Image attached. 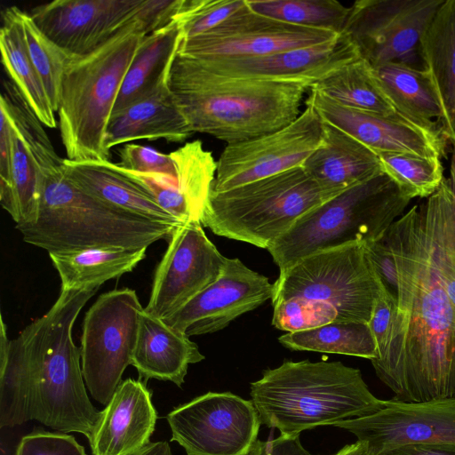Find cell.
Returning <instances> with one entry per match:
<instances>
[{
    "mask_svg": "<svg viewBox=\"0 0 455 455\" xmlns=\"http://www.w3.org/2000/svg\"><path fill=\"white\" fill-rule=\"evenodd\" d=\"M385 237L398 273L396 310L371 363L404 402L455 397V203L449 180Z\"/></svg>",
    "mask_w": 455,
    "mask_h": 455,
    "instance_id": "cell-1",
    "label": "cell"
},
{
    "mask_svg": "<svg viewBox=\"0 0 455 455\" xmlns=\"http://www.w3.org/2000/svg\"><path fill=\"white\" fill-rule=\"evenodd\" d=\"M168 87L193 132L228 144L248 140L292 123L311 84L298 81L228 76L177 53Z\"/></svg>",
    "mask_w": 455,
    "mask_h": 455,
    "instance_id": "cell-2",
    "label": "cell"
},
{
    "mask_svg": "<svg viewBox=\"0 0 455 455\" xmlns=\"http://www.w3.org/2000/svg\"><path fill=\"white\" fill-rule=\"evenodd\" d=\"M99 288L60 291L52 307L14 339L30 372V416L58 432L92 438L101 416L85 388L74 323Z\"/></svg>",
    "mask_w": 455,
    "mask_h": 455,
    "instance_id": "cell-3",
    "label": "cell"
},
{
    "mask_svg": "<svg viewBox=\"0 0 455 455\" xmlns=\"http://www.w3.org/2000/svg\"><path fill=\"white\" fill-rule=\"evenodd\" d=\"M250 395L261 425L287 436L367 416L386 403L370 391L359 369L326 361H284L251 382Z\"/></svg>",
    "mask_w": 455,
    "mask_h": 455,
    "instance_id": "cell-4",
    "label": "cell"
},
{
    "mask_svg": "<svg viewBox=\"0 0 455 455\" xmlns=\"http://www.w3.org/2000/svg\"><path fill=\"white\" fill-rule=\"evenodd\" d=\"M42 174L36 220L16 228L26 243L49 254L89 248H148L170 238L179 227L133 214L86 194L66 177L61 165Z\"/></svg>",
    "mask_w": 455,
    "mask_h": 455,
    "instance_id": "cell-5",
    "label": "cell"
},
{
    "mask_svg": "<svg viewBox=\"0 0 455 455\" xmlns=\"http://www.w3.org/2000/svg\"><path fill=\"white\" fill-rule=\"evenodd\" d=\"M147 35L136 20L91 53L72 56L58 109L67 159L110 161L107 127L127 70Z\"/></svg>",
    "mask_w": 455,
    "mask_h": 455,
    "instance_id": "cell-6",
    "label": "cell"
},
{
    "mask_svg": "<svg viewBox=\"0 0 455 455\" xmlns=\"http://www.w3.org/2000/svg\"><path fill=\"white\" fill-rule=\"evenodd\" d=\"M411 200L383 172L303 215L267 251L282 271L323 250L379 240Z\"/></svg>",
    "mask_w": 455,
    "mask_h": 455,
    "instance_id": "cell-7",
    "label": "cell"
},
{
    "mask_svg": "<svg viewBox=\"0 0 455 455\" xmlns=\"http://www.w3.org/2000/svg\"><path fill=\"white\" fill-rule=\"evenodd\" d=\"M331 198L300 166L212 191L200 222L217 235L267 250L299 219Z\"/></svg>",
    "mask_w": 455,
    "mask_h": 455,
    "instance_id": "cell-8",
    "label": "cell"
},
{
    "mask_svg": "<svg viewBox=\"0 0 455 455\" xmlns=\"http://www.w3.org/2000/svg\"><path fill=\"white\" fill-rule=\"evenodd\" d=\"M382 287L364 243L323 250L280 271L272 304L302 297L331 305L339 322L369 323Z\"/></svg>",
    "mask_w": 455,
    "mask_h": 455,
    "instance_id": "cell-9",
    "label": "cell"
},
{
    "mask_svg": "<svg viewBox=\"0 0 455 455\" xmlns=\"http://www.w3.org/2000/svg\"><path fill=\"white\" fill-rule=\"evenodd\" d=\"M129 288L102 293L86 311L81 334V366L92 398L107 405L132 363L140 311Z\"/></svg>",
    "mask_w": 455,
    "mask_h": 455,
    "instance_id": "cell-10",
    "label": "cell"
},
{
    "mask_svg": "<svg viewBox=\"0 0 455 455\" xmlns=\"http://www.w3.org/2000/svg\"><path fill=\"white\" fill-rule=\"evenodd\" d=\"M444 0H358L343 32L372 68L401 63L427 69L421 37Z\"/></svg>",
    "mask_w": 455,
    "mask_h": 455,
    "instance_id": "cell-11",
    "label": "cell"
},
{
    "mask_svg": "<svg viewBox=\"0 0 455 455\" xmlns=\"http://www.w3.org/2000/svg\"><path fill=\"white\" fill-rule=\"evenodd\" d=\"M172 442L188 455H248L261 425L251 400L231 392H207L166 416Z\"/></svg>",
    "mask_w": 455,
    "mask_h": 455,
    "instance_id": "cell-12",
    "label": "cell"
},
{
    "mask_svg": "<svg viewBox=\"0 0 455 455\" xmlns=\"http://www.w3.org/2000/svg\"><path fill=\"white\" fill-rule=\"evenodd\" d=\"M290 124L269 133L228 144L217 161L212 192L300 167L322 140V118L309 102Z\"/></svg>",
    "mask_w": 455,
    "mask_h": 455,
    "instance_id": "cell-13",
    "label": "cell"
},
{
    "mask_svg": "<svg viewBox=\"0 0 455 455\" xmlns=\"http://www.w3.org/2000/svg\"><path fill=\"white\" fill-rule=\"evenodd\" d=\"M226 260L200 220L177 227L156 267L145 311L161 319L172 315L218 279Z\"/></svg>",
    "mask_w": 455,
    "mask_h": 455,
    "instance_id": "cell-14",
    "label": "cell"
},
{
    "mask_svg": "<svg viewBox=\"0 0 455 455\" xmlns=\"http://www.w3.org/2000/svg\"><path fill=\"white\" fill-rule=\"evenodd\" d=\"M339 35L265 17L251 11L246 3L215 28L182 39L178 53L197 60L259 57L323 44Z\"/></svg>",
    "mask_w": 455,
    "mask_h": 455,
    "instance_id": "cell-15",
    "label": "cell"
},
{
    "mask_svg": "<svg viewBox=\"0 0 455 455\" xmlns=\"http://www.w3.org/2000/svg\"><path fill=\"white\" fill-rule=\"evenodd\" d=\"M364 443L371 455L411 444H455V397L386 400L379 411L334 423Z\"/></svg>",
    "mask_w": 455,
    "mask_h": 455,
    "instance_id": "cell-16",
    "label": "cell"
},
{
    "mask_svg": "<svg viewBox=\"0 0 455 455\" xmlns=\"http://www.w3.org/2000/svg\"><path fill=\"white\" fill-rule=\"evenodd\" d=\"M144 0H55L29 13L39 29L72 56L95 51L137 20Z\"/></svg>",
    "mask_w": 455,
    "mask_h": 455,
    "instance_id": "cell-17",
    "label": "cell"
},
{
    "mask_svg": "<svg viewBox=\"0 0 455 455\" xmlns=\"http://www.w3.org/2000/svg\"><path fill=\"white\" fill-rule=\"evenodd\" d=\"M274 293V283L239 259L227 258L220 275L185 306L163 320L188 337L219 331L254 310Z\"/></svg>",
    "mask_w": 455,
    "mask_h": 455,
    "instance_id": "cell-18",
    "label": "cell"
},
{
    "mask_svg": "<svg viewBox=\"0 0 455 455\" xmlns=\"http://www.w3.org/2000/svg\"><path fill=\"white\" fill-rule=\"evenodd\" d=\"M306 101L313 105L323 121L377 155L395 152L440 158L444 155L448 138L443 129L423 127L397 112L384 116L348 108L313 88Z\"/></svg>",
    "mask_w": 455,
    "mask_h": 455,
    "instance_id": "cell-19",
    "label": "cell"
},
{
    "mask_svg": "<svg viewBox=\"0 0 455 455\" xmlns=\"http://www.w3.org/2000/svg\"><path fill=\"white\" fill-rule=\"evenodd\" d=\"M359 58L355 44L341 33L329 42L265 56L196 60L209 70L223 76L298 81L313 86Z\"/></svg>",
    "mask_w": 455,
    "mask_h": 455,
    "instance_id": "cell-20",
    "label": "cell"
},
{
    "mask_svg": "<svg viewBox=\"0 0 455 455\" xmlns=\"http://www.w3.org/2000/svg\"><path fill=\"white\" fill-rule=\"evenodd\" d=\"M157 419L145 383L123 380L101 411L92 438V455H132L150 443Z\"/></svg>",
    "mask_w": 455,
    "mask_h": 455,
    "instance_id": "cell-21",
    "label": "cell"
},
{
    "mask_svg": "<svg viewBox=\"0 0 455 455\" xmlns=\"http://www.w3.org/2000/svg\"><path fill=\"white\" fill-rule=\"evenodd\" d=\"M302 168L332 197L383 172L378 155L322 119V140Z\"/></svg>",
    "mask_w": 455,
    "mask_h": 455,
    "instance_id": "cell-22",
    "label": "cell"
},
{
    "mask_svg": "<svg viewBox=\"0 0 455 455\" xmlns=\"http://www.w3.org/2000/svg\"><path fill=\"white\" fill-rule=\"evenodd\" d=\"M193 133L166 80L150 94L112 114L106 147L110 150L141 139L180 143Z\"/></svg>",
    "mask_w": 455,
    "mask_h": 455,
    "instance_id": "cell-23",
    "label": "cell"
},
{
    "mask_svg": "<svg viewBox=\"0 0 455 455\" xmlns=\"http://www.w3.org/2000/svg\"><path fill=\"white\" fill-rule=\"evenodd\" d=\"M204 359L196 343L143 308L131 365L145 380L171 381L178 387L185 382L189 364Z\"/></svg>",
    "mask_w": 455,
    "mask_h": 455,
    "instance_id": "cell-24",
    "label": "cell"
},
{
    "mask_svg": "<svg viewBox=\"0 0 455 455\" xmlns=\"http://www.w3.org/2000/svg\"><path fill=\"white\" fill-rule=\"evenodd\" d=\"M66 177L86 194L133 214L176 226L183 224L166 211L110 161L75 162L61 164Z\"/></svg>",
    "mask_w": 455,
    "mask_h": 455,
    "instance_id": "cell-25",
    "label": "cell"
},
{
    "mask_svg": "<svg viewBox=\"0 0 455 455\" xmlns=\"http://www.w3.org/2000/svg\"><path fill=\"white\" fill-rule=\"evenodd\" d=\"M421 54L443 110V129L455 142V0H444L421 37Z\"/></svg>",
    "mask_w": 455,
    "mask_h": 455,
    "instance_id": "cell-26",
    "label": "cell"
},
{
    "mask_svg": "<svg viewBox=\"0 0 455 455\" xmlns=\"http://www.w3.org/2000/svg\"><path fill=\"white\" fill-rule=\"evenodd\" d=\"M373 74L397 113L423 127L443 129V110L427 69L387 63L373 68Z\"/></svg>",
    "mask_w": 455,
    "mask_h": 455,
    "instance_id": "cell-27",
    "label": "cell"
},
{
    "mask_svg": "<svg viewBox=\"0 0 455 455\" xmlns=\"http://www.w3.org/2000/svg\"><path fill=\"white\" fill-rule=\"evenodd\" d=\"M182 39L180 20L145 36L124 76L113 113L150 94L167 80Z\"/></svg>",
    "mask_w": 455,
    "mask_h": 455,
    "instance_id": "cell-28",
    "label": "cell"
},
{
    "mask_svg": "<svg viewBox=\"0 0 455 455\" xmlns=\"http://www.w3.org/2000/svg\"><path fill=\"white\" fill-rule=\"evenodd\" d=\"M21 12L17 6L8 7L3 12L0 31L2 62L11 82L39 121L49 128H55V112L28 55Z\"/></svg>",
    "mask_w": 455,
    "mask_h": 455,
    "instance_id": "cell-29",
    "label": "cell"
},
{
    "mask_svg": "<svg viewBox=\"0 0 455 455\" xmlns=\"http://www.w3.org/2000/svg\"><path fill=\"white\" fill-rule=\"evenodd\" d=\"M147 248H89L50 253L61 283L60 291L95 289L131 272L146 257Z\"/></svg>",
    "mask_w": 455,
    "mask_h": 455,
    "instance_id": "cell-30",
    "label": "cell"
},
{
    "mask_svg": "<svg viewBox=\"0 0 455 455\" xmlns=\"http://www.w3.org/2000/svg\"><path fill=\"white\" fill-rule=\"evenodd\" d=\"M311 88L348 108L384 116L396 113L373 68L362 58L344 65Z\"/></svg>",
    "mask_w": 455,
    "mask_h": 455,
    "instance_id": "cell-31",
    "label": "cell"
},
{
    "mask_svg": "<svg viewBox=\"0 0 455 455\" xmlns=\"http://www.w3.org/2000/svg\"><path fill=\"white\" fill-rule=\"evenodd\" d=\"M280 343L291 350L339 354L370 359L378 356L368 323L335 321L311 330L287 332Z\"/></svg>",
    "mask_w": 455,
    "mask_h": 455,
    "instance_id": "cell-32",
    "label": "cell"
},
{
    "mask_svg": "<svg viewBox=\"0 0 455 455\" xmlns=\"http://www.w3.org/2000/svg\"><path fill=\"white\" fill-rule=\"evenodd\" d=\"M31 420L30 372L28 361L14 339L7 336L1 315L0 427H13Z\"/></svg>",
    "mask_w": 455,
    "mask_h": 455,
    "instance_id": "cell-33",
    "label": "cell"
},
{
    "mask_svg": "<svg viewBox=\"0 0 455 455\" xmlns=\"http://www.w3.org/2000/svg\"><path fill=\"white\" fill-rule=\"evenodd\" d=\"M42 180L40 167L24 141L13 131L11 179L7 187L0 189V203L16 226L36 220Z\"/></svg>",
    "mask_w": 455,
    "mask_h": 455,
    "instance_id": "cell-34",
    "label": "cell"
},
{
    "mask_svg": "<svg viewBox=\"0 0 455 455\" xmlns=\"http://www.w3.org/2000/svg\"><path fill=\"white\" fill-rule=\"evenodd\" d=\"M250 9L265 17L307 28L341 34L349 14L335 0H246Z\"/></svg>",
    "mask_w": 455,
    "mask_h": 455,
    "instance_id": "cell-35",
    "label": "cell"
},
{
    "mask_svg": "<svg viewBox=\"0 0 455 455\" xmlns=\"http://www.w3.org/2000/svg\"><path fill=\"white\" fill-rule=\"evenodd\" d=\"M4 92L1 95L0 110L11 121L15 132L24 141L41 171L59 167L62 164L55 152L43 124L11 81L4 82Z\"/></svg>",
    "mask_w": 455,
    "mask_h": 455,
    "instance_id": "cell-36",
    "label": "cell"
},
{
    "mask_svg": "<svg viewBox=\"0 0 455 455\" xmlns=\"http://www.w3.org/2000/svg\"><path fill=\"white\" fill-rule=\"evenodd\" d=\"M384 172L410 197H429L441 186L443 166L440 157L410 153L378 154Z\"/></svg>",
    "mask_w": 455,
    "mask_h": 455,
    "instance_id": "cell-37",
    "label": "cell"
},
{
    "mask_svg": "<svg viewBox=\"0 0 455 455\" xmlns=\"http://www.w3.org/2000/svg\"><path fill=\"white\" fill-rule=\"evenodd\" d=\"M21 20L30 60L39 75L54 112H58L62 78L72 58L36 26L29 13L22 11Z\"/></svg>",
    "mask_w": 455,
    "mask_h": 455,
    "instance_id": "cell-38",
    "label": "cell"
},
{
    "mask_svg": "<svg viewBox=\"0 0 455 455\" xmlns=\"http://www.w3.org/2000/svg\"><path fill=\"white\" fill-rule=\"evenodd\" d=\"M272 324L287 332L311 330L339 321L337 310L330 304L302 297H291L273 305Z\"/></svg>",
    "mask_w": 455,
    "mask_h": 455,
    "instance_id": "cell-39",
    "label": "cell"
},
{
    "mask_svg": "<svg viewBox=\"0 0 455 455\" xmlns=\"http://www.w3.org/2000/svg\"><path fill=\"white\" fill-rule=\"evenodd\" d=\"M116 165L172 217L183 223L192 220L188 202L179 186L176 175L140 173Z\"/></svg>",
    "mask_w": 455,
    "mask_h": 455,
    "instance_id": "cell-40",
    "label": "cell"
},
{
    "mask_svg": "<svg viewBox=\"0 0 455 455\" xmlns=\"http://www.w3.org/2000/svg\"><path fill=\"white\" fill-rule=\"evenodd\" d=\"M246 6V0H188L181 16L183 39L203 35Z\"/></svg>",
    "mask_w": 455,
    "mask_h": 455,
    "instance_id": "cell-41",
    "label": "cell"
},
{
    "mask_svg": "<svg viewBox=\"0 0 455 455\" xmlns=\"http://www.w3.org/2000/svg\"><path fill=\"white\" fill-rule=\"evenodd\" d=\"M15 455H87L72 435L44 430L21 437Z\"/></svg>",
    "mask_w": 455,
    "mask_h": 455,
    "instance_id": "cell-42",
    "label": "cell"
},
{
    "mask_svg": "<svg viewBox=\"0 0 455 455\" xmlns=\"http://www.w3.org/2000/svg\"><path fill=\"white\" fill-rule=\"evenodd\" d=\"M121 168L140 172L176 175L175 165L170 154L161 153L150 147L126 143L119 150Z\"/></svg>",
    "mask_w": 455,
    "mask_h": 455,
    "instance_id": "cell-43",
    "label": "cell"
},
{
    "mask_svg": "<svg viewBox=\"0 0 455 455\" xmlns=\"http://www.w3.org/2000/svg\"><path fill=\"white\" fill-rule=\"evenodd\" d=\"M369 259L382 290L397 305L398 273L395 256L385 237L365 243Z\"/></svg>",
    "mask_w": 455,
    "mask_h": 455,
    "instance_id": "cell-44",
    "label": "cell"
},
{
    "mask_svg": "<svg viewBox=\"0 0 455 455\" xmlns=\"http://www.w3.org/2000/svg\"><path fill=\"white\" fill-rule=\"evenodd\" d=\"M396 303L382 291L377 299L369 326L375 339L378 352L384 345L396 310Z\"/></svg>",
    "mask_w": 455,
    "mask_h": 455,
    "instance_id": "cell-45",
    "label": "cell"
},
{
    "mask_svg": "<svg viewBox=\"0 0 455 455\" xmlns=\"http://www.w3.org/2000/svg\"><path fill=\"white\" fill-rule=\"evenodd\" d=\"M248 455H312L300 443L299 435H280L267 441L257 440Z\"/></svg>",
    "mask_w": 455,
    "mask_h": 455,
    "instance_id": "cell-46",
    "label": "cell"
},
{
    "mask_svg": "<svg viewBox=\"0 0 455 455\" xmlns=\"http://www.w3.org/2000/svg\"><path fill=\"white\" fill-rule=\"evenodd\" d=\"M0 112V189H2L7 187L11 179L12 142L14 130L6 114L3 110Z\"/></svg>",
    "mask_w": 455,
    "mask_h": 455,
    "instance_id": "cell-47",
    "label": "cell"
},
{
    "mask_svg": "<svg viewBox=\"0 0 455 455\" xmlns=\"http://www.w3.org/2000/svg\"><path fill=\"white\" fill-rule=\"evenodd\" d=\"M379 455H455V444H411L388 450Z\"/></svg>",
    "mask_w": 455,
    "mask_h": 455,
    "instance_id": "cell-48",
    "label": "cell"
},
{
    "mask_svg": "<svg viewBox=\"0 0 455 455\" xmlns=\"http://www.w3.org/2000/svg\"><path fill=\"white\" fill-rule=\"evenodd\" d=\"M132 455H172L167 441L149 443L144 448Z\"/></svg>",
    "mask_w": 455,
    "mask_h": 455,
    "instance_id": "cell-49",
    "label": "cell"
},
{
    "mask_svg": "<svg viewBox=\"0 0 455 455\" xmlns=\"http://www.w3.org/2000/svg\"><path fill=\"white\" fill-rule=\"evenodd\" d=\"M332 455H371L367 445L360 441L347 444Z\"/></svg>",
    "mask_w": 455,
    "mask_h": 455,
    "instance_id": "cell-50",
    "label": "cell"
},
{
    "mask_svg": "<svg viewBox=\"0 0 455 455\" xmlns=\"http://www.w3.org/2000/svg\"><path fill=\"white\" fill-rule=\"evenodd\" d=\"M452 144V153H451V167H450V186L452 192L454 203H455V142H451Z\"/></svg>",
    "mask_w": 455,
    "mask_h": 455,
    "instance_id": "cell-51",
    "label": "cell"
}]
</instances>
